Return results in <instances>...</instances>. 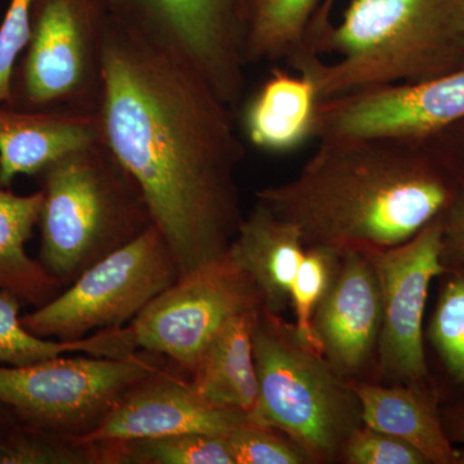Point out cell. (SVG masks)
Returning <instances> with one entry per match:
<instances>
[{"label": "cell", "mask_w": 464, "mask_h": 464, "mask_svg": "<svg viewBox=\"0 0 464 464\" xmlns=\"http://www.w3.org/2000/svg\"><path fill=\"white\" fill-rule=\"evenodd\" d=\"M440 217L399 246L362 249L381 285L378 369L382 377L395 383L432 384L423 322L430 286L447 270L441 261Z\"/></svg>", "instance_id": "cell-11"}, {"label": "cell", "mask_w": 464, "mask_h": 464, "mask_svg": "<svg viewBox=\"0 0 464 464\" xmlns=\"http://www.w3.org/2000/svg\"><path fill=\"white\" fill-rule=\"evenodd\" d=\"M234 464H307L311 457L288 436L255 422L226 433Z\"/></svg>", "instance_id": "cell-27"}, {"label": "cell", "mask_w": 464, "mask_h": 464, "mask_svg": "<svg viewBox=\"0 0 464 464\" xmlns=\"http://www.w3.org/2000/svg\"><path fill=\"white\" fill-rule=\"evenodd\" d=\"M264 307L252 280L224 257L182 275L130 324L137 348L167 357L186 374L232 317Z\"/></svg>", "instance_id": "cell-10"}, {"label": "cell", "mask_w": 464, "mask_h": 464, "mask_svg": "<svg viewBox=\"0 0 464 464\" xmlns=\"http://www.w3.org/2000/svg\"><path fill=\"white\" fill-rule=\"evenodd\" d=\"M168 362L158 353L137 351L127 357L69 353L30 365H0V402L21 422L83 438L125 391Z\"/></svg>", "instance_id": "cell-8"}, {"label": "cell", "mask_w": 464, "mask_h": 464, "mask_svg": "<svg viewBox=\"0 0 464 464\" xmlns=\"http://www.w3.org/2000/svg\"><path fill=\"white\" fill-rule=\"evenodd\" d=\"M0 464H103L99 445L18 422L0 445Z\"/></svg>", "instance_id": "cell-25"}, {"label": "cell", "mask_w": 464, "mask_h": 464, "mask_svg": "<svg viewBox=\"0 0 464 464\" xmlns=\"http://www.w3.org/2000/svg\"><path fill=\"white\" fill-rule=\"evenodd\" d=\"M440 218L442 265L447 270L464 271V183Z\"/></svg>", "instance_id": "cell-30"}, {"label": "cell", "mask_w": 464, "mask_h": 464, "mask_svg": "<svg viewBox=\"0 0 464 464\" xmlns=\"http://www.w3.org/2000/svg\"><path fill=\"white\" fill-rule=\"evenodd\" d=\"M253 0H101L109 16L203 79L237 111Z\"/></svg>", "instance_id": "cell-7"}, {"label": "cell", "mask_w": 464, "mask_h": 464, "mask_svg": "<svg viewBox=\"0 0 464 464\" xmlns=\"http://www.w3.org/2000/svg\"><path fill=\"white\" fill-rule=\"evenodd\" d=\"M101 140L139 183L182 275L224 257L243 221L235 111L109 16Z\"/></svg>", "instance_id": "cell-1"}, {"label": "cell", "mask_w": 464, "mask_h": 464, "mask_svg": "<svg viewBox=\"0 0 464 464\" xmlns=\"http://www.w3.org/2000/svg\"><path fill=\"white\" fill-rule=\"evenodd\" d=\"M250 422L248 414L208 404L192 390L188 375L168 362L132 384L102 422L78 440L115 445L177 433L226 435Z\"/></svg>", "instance_id": "cell-13"}, {"label": "cell", "mask_w": 464, "mask_h": 464, "mask_svg": "<svg viewBox=\"0 0 464 464\" xmlns=\"http://www.w3.org/2000/svg\"><path fill=\"white\" fill-rule=\"evenodd\" d=\"M317 102L315 84L308 76L274 69L244 109V132L265 151H292L313 139Z\"/></svg>", "instance_id": "cell-19"}, {"label": "cell", "mask_w": 464, "mask_h": 464, "mask_svg": "<svg viewBox=\"0 0 464 464\" xmlns=\"http://www.w3.org/2000/svg\"><path fill=\"white\" fill-rule=\"evenodd\" d=\"M35 179L38 261L65 286L154 225L139 183L102 140L67 152Z\"/></svg>", "instance_id": "cell-4"}, {"label": "cell", "mask_w": 464, "mask_h": 464, "mask_svg": "<svg viewBox=\"0 0 464 464\" xmlns=\"http://www.w3.org/2000/svg\"><path fill=\"white\" fill-rule=\"evenodd\" d=\"M341 457L350 464H430L408 442L365 424L351 433Z\"/></svg>", "instance_id": "cell-28"}, {"label": "cell", "mask_w": 464, "mask_h": 464, "mask_svg": "<svg viewBox=\"0 0 464 464\" xmlns=\"http://www.w3.org/2000/svg\"><path fill=\"white\" fill-rule=\"evenodd\" d=\"M463 174H464V150H463ZM460 183H464V179L460 181Z\"/></svg>", "instance_id": "cell-34"}, {"label": "cell", "mask_w": 464, "mask_h": 464, "mask_svg": "<svg viewBox=\"0 0 464 464\" xmlns=\"http://www.w3.org/2000/svg\"><path fill=\"white\" fill-rule=\"evenodd\" d=\"M24 304L14 293L0 290V365H30L69 353L127 357L139 351L130 325L105 329L78 341L38 337L21 322Z\"/></svg>", "instance_id": "cell-21"}, {"label": "cell", "mask_w": 464, "mask_h": 464, "mask_svg": "<svg viewBox=\"0 0 464 464\" xmlns=\"http://www.w3.org/2000/svg\"><path fill=\"white\" fill-rule=\"evenodd\" d=\"M342 252L329 246H307L290 288V307L295 311V331L308 347L322 353L313 331V317L331 288L340 267ZM323 355V353H322Z\"/></svg>", "instance_id": "cell-26"}, {"label": "cell", "mask_w": 464, "mask_h": 464, "mask_svg": "<svg viewBox=\"0 0 464 464\" xmlns=\"http://www.w3.org/2000/svg\"><path fill=\"white\" fill-rule=\"evenodd\" d=\"M464 121V66L431 81L319 100L313 139L430 140Z\"/></svg>", "instance_id": "cell-12"}, {"label": "cell", "mask_w": 464, "mask_h": 464, "mask_svg": "<svg viewBox=\"0 0 464 464\" xmlns=\"http://www.w3.org/2000/svg\"><path fill=\"white\" fill-rule=\"evenodd\" d=\"M427 340L448 380L464 391V271L440 275L438 301L430 317Z\"/></svg>", "instance_id": "cell-24"}, {"label": "cell", "mask_w": 464, "mask_h": 464, "mask_svg": "<svg viewBox=\"0 0 464 464\" xmlns=\"http://www.w3.org/2000/svg\"><path fill=\"white\" fill-rule=\"evenodd\" d=\"M319 0H253L246 57L248 63L285 60L304 51L308 27Z\"/></svg>", "instance_id": "cell-22"}, {"label": "cell", "mask_w": 464, "mask_h": 464, "mask_svg": "<svg viewBox=\"0 0 464 464\" xmlns=\"http://www.w3.org/2000/svg\"><path fill=\"white\" fill-rule=\"evenodd\" d=\"M181 276L179 262L154 225L106 256L56 297L21 316L27 331L50 340L78 341L130 325Z\"/></svg>", "instance_id": "cell-9"}, {"label": "cell", "mask_w": 464, "mask_h": 464, "mask_svg": "<svg viewBox=\"0 0 464 464\" xmlns=\"http://www.w3.org/2000/svg\"><path fill=\"white\" fill-rule=\"evenodd\" d=\"M350 382L362 408V424L408 442L430 464H464V451L445 432L439 393L432 384Z\"/></svg>", "instance_id": "cell-15"}, {"label": "cell", "mask_w": 464, "mask_h": 464, "mask_svg": "<svg viewBox=\"0 0 464 464\" xmlns=\"http://www.w3.org/2000/svg\"><path fill=\"white\" fill-rule=\"evenodd\" d=\"M262 308L228 320L188 374L192 390L208 404L241 411L249 418L258 404L253 332Z\"/></svg>", "instance_id": "cell-18"}, {"label": "cell", "mask_w": 464, "mask_h": 464, "mask_svg": "<svg viewBox=\"0 0 464 464\" xmlns=\"http://www.w3.org/2000/svg\"><path fill=\"white\" fill-rule=\"evenodd\" d=\"M442 424L454 445H464V401L440 408Z\"/></svg>", "instance_id": "cell-32"}, {"label": "cell", "mask_w": 464, "mask_h": 464, "mask_svg": "<svg viewBox=\"0 0 464 464\" xmlns=\"http://www.w3.org/2000/svg\"><path fill=\"white\" fill-rule=\"evenodd\" d=\"M382 328L380 280L364 250L342 252L340 267L313 317L323 356L353 380L377 355Z\"/></svg>", "instance_id": "cell-14"}, {"label": "cell", "mask_w": 464, "mask_h": 464, "mask_svg": "<svg viewBox=\"0 0 464 464\" xmlns=\"http://www.w3.org/2000/svg\"><path fill=\"white\" fill-rule=\"evenodd\" d=\"M106 464H234L225 435L188 432L100 444Z\"/></svg>", "instance_id": "cell-23"}, {"label": "cell", "mask_w": 464, "mask_h": 464, "mask_svg": "<svg viewBox=\"0 0 464 464\" xmlns=\"http://www.w3.org/2000/svg\"><path fill=\"white\" fill-rule=\"evenodd\" d=\"M320 52L340 58L302 53L288 63L319 100L431 81L464 66V0H353Z\"/></svg>", "instance_id": "cell-3"}, {"label": "cell", "mask_w": 464, "mask_h": 464, "mask_svg": "<svg viewBox=\"0 0 464 464\" xmlns=\"http://www.w3.org/2000/svg\"><path fill=\"white\" fill-rule=\"evenodd\" d=\"M108 21L101 0H33L29 41L3 105L20 111L99 116Z\"/></svg>", "instance_id": "cell-6"}, {"label": "cell", "mask_w": 464, "mask_h": 464, "mask_svg": "<svg viewBox=\"0 0 464 464\" xmlns=\"http://www.w3.org/2000/svg\"><path fill=\"white\" fill-rule=\"evenodd\" d=\"M306 248L297 228L256 200L227 256L255 284L265 310L282 315L290 306V288Z\"/></svg>", "instance_id": "cell-16"}, {"label": "cell", "mask_w": 464, "mask_h": 464, "mask_svg": "<svg viewBox=\"0 0 464 464\" xmlns=\"http://www.w3.org/2000/svg\"><path fill=\"white\" fill-rule=\"evenodd\" d=\"M334 3L335 0H324L323 5L316 9L315 16L308 27L304 51L320 56L324 38L332 27L331 14Z\"/></svg>", "instance_id": "cell-31"}, {"label": "cell", "mask_w": 464, "mask_h": 464, "mask_svg": "<svg viewBox=\"0 0 464 464\" xmlns=\"http://www.w3.org/2000/svg\"><path fill=\"white\" fill-rule=\"evenodd\" d=\"M430 140L328 137L293 179L256 198L297 228L304 246L344 252L399 246L439 218L459 179Z\"/></svg>", "instance_id": "cell-2"}, {"label": "cell", "mask_w": 464, "mask_h": 464, "mask_svg": "<svg viewBox=\"0 0 464 464\" xmlns=\"http://www.w3.org/2000/svg\"><path fill=\"white\" fill-rule=\"evenodd\" d=\"M33 0H11L0 26V103H7L11 78L30 36Z\"/></svg>", "instance_id": "cell-29"}, {"label": "cell", "mask_w": 464, "mask_h": 464, "mask_svg": "<svg viewBox=\"0 0 464 464\" xmlns=\"http://www.w3.org/2000/svg\"><path fill=\"white\" fill-rule=\"evenodd\" d=\"M258 404L250 420L288 436L314 463L341 458L362 426V408L348 378L308 347L293 324L262 308L253 332Z\"/></svg>", "instance_id": "cell-5"}, {"label": "cell", "mask_w": 464, "mask_h": 464, "mask_svg": "<svg viewBox=\"0 0 464 464\" xmlns=\"http://www.w3.org/2000/svg\"><path fill=\"white\" fill-rule=\"evenodd\" d=\"M43 194L17 195L0 188V290L14 293L25 304L41 307L66 288L25 246L41 216Z\"/></svg>", "instance_id": "cell-20"}, {"label": "cell", "mask_w": 464, "mask_h": 464, "mask_svg": "<svg viewBox=\"0 0 464 464\" xmlns=\"http://www.w3.org/2000/svg\"><path fill=\"white\" fill-rule=\"evenodd\" d=\"M101 140L99 118L29 112L0 103V188L35 177L58 158Z\"/></svg>", "instance_id": "cell-17"}, {"label": "cell", "mask_w": 464, "mask_h": 464, "mask_svg": "<svg viewBox=\"0 0 464 464\" xmlns=\"http://www.w3.org/2000/svg\"><path fill=\"white\" fill-rule=\"evenodd\" d=\"M18 422V418L8 406L0 402V445H2L3 440L11 431L12 427Z\"/></svg>", "instance_id": "cell-33"}]
</instances>
